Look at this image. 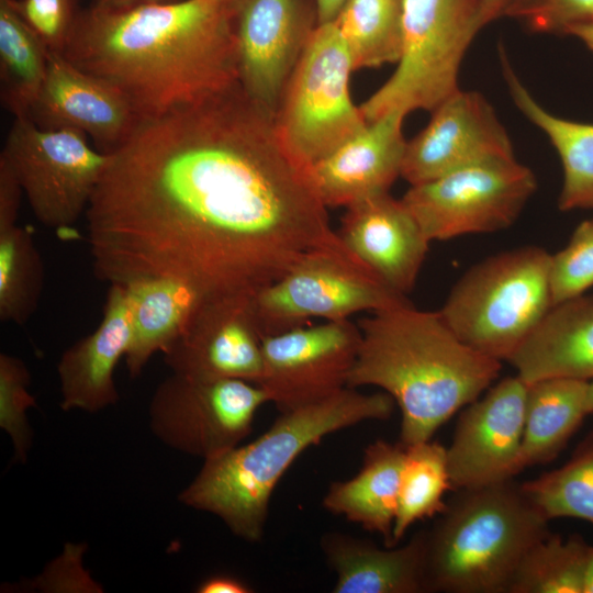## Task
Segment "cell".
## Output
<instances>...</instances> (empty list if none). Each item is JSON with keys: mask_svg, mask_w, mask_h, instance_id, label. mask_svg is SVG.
<instances>
[{"mask_svg": "<svg viewBox=\"0 0 593 593\" xmlns=\"http://www.w3.org/2000/svg\"><path fill=\"white\" fill-rule=\"evenodd\" d=\"M358 326L361 342L347 387H379L394 400L403 446L430 440L502 369V361L465 344L439 311H419L411 303L373 312Z\"/></svg>", "mask_w": 593, "mask_h": 593, "instance_id": "obj_3", "label": "cell"}, {"mask_svg": "<svg viewBox=\"0 0 593 593\" xmlns=\"http://www.w3.org/2000/svg\"><path fill=\"white\" fill-rule=\"evenodd\" d=\"M522 19L536 32L563 33L572 24L593 20V0H539Z\"/></svg>", "mask_w": 593, "mask_h": 593, "instance_id": "obj_37", "label": "cell"}, {"mask_svg": "<svg viewBox=\"0 0 593 593\" xmlns=\"http://www.w3.org/2000/svg\"><path fill=\"white\" fill-rule=\"evenodd\" d=\"M586 411L588 414H593V379L588 382Z\"/></svg>", "mask_w": 593, "mask_h": 593, "instance_id": "obj_46", "label": "cell"}, {"mask_svg": "<svg viewBox=\"0 0 593 593\" xmlns=\"http://www.w3.org/2000/svg\"><path fill=\"white\" fill-rule=\"evenodd\" d=\"M355 71L335 22L317 24L275 113L279 136L305 169L368 124L350 93Z\"/></svg>", "mask_w": 593, "mask_h": 593, "instance_id": "obj_8", "label": "cell"}, {"mask_svg": "<svg viewBox=\"0 0 593 593\" xmlns=\"http://www.w3.org/2000/svg\"><path fill=\"white\" fill-rule=\"evenodd\" d=\"M63 55L124 92L141 121L238 83L235 3L175 0L78 11Z\"/></svg>", "mask_w": 593, "mask_h": 593, "instance_id": "obj_2", "label": "cell"}, {"mask_svg": "<svg viewBox=\"0 0 593 593\" xmlns=\"http://www.w3.org/2000/svg\"><path fill=\"white\" fill-rule=\"evenodd\" d=\"M448 490L454 488L449 477L446 447L432 439L405 446L392 533L394 546L414 523L435 517L445 510L447 502L444 494Z\"/></svg>", "mask_w": 593, "mask_h": 593, "instance_id": "obj_30", "label": "cell"}, {"mask_svg": "<svg viewBox=\"0 0 593 593\" xmlns=\"http://www.w3.org/2000/svg\"><path fill=\"white\" fill-rule=\"evenodd\" d=\"M345 209L337 234L346 248L392 290L411 292L430 240L407 206L387 192Z\"/></svg>", "mask_w": 593, "mask_h": 593, "instance_id": "obj_19", "label": "cell"}, {"mask_svg": "<svg viewBox=\"0 0 593 593\" xmlns=\"http://www.w3.org/2000/svg\"><path fill=\"white\" fill-rule=\"evenodd\" d=\"M488 20L481 0H404L396 68L359 107L367 122L433 111L456 92L465 54Z\"/></svg>", "mask_w": 593, "mask_h": 593, "instance_id": "obj_7", "label": "cell"}, {"mask_svg": "<svg viewBox=\"0 0 593 593\" xmlns=\"http://www.w3.org/2000/svg\"><path fill=\"white\" fill-rule=\"evenodd\" d=\"M31 373L25 362L12 355L0 354V427L10 436L14 459L24 462L32 444V429L26 411L36 405L27 388Z\"/></svg>", "mask_w": 593, "mask_h": 593, "instance_id": "obj_34", "label": "cell"}, {"mask_svg": "<svg viewBox=\"0 0 593 593\" xmlns=\"http://www.w3.org/2000/svg\"><path fill=\"white\" fill-rule=\"evenodd\" d=\"M536 189L535 174L513 157L411 186L401 200L433 242L508 228Z\"/></svg>", "mask_w": 593, "mask_h": 593, "instance_id": "obj_11", "label": "cell"}, {"mask_svg": "<svg viewBox=\"0 0 593 593\" xmlns=\"http://www.w3.org/2000/svg\"><path fill=\"white\" fill-rule=\"evenodd\" d=\"M539 0H513L506 15L521 18L526 11L533 8Z\"/></svg>", "mask_w": 593, "mask_h": 593, "instance_id": "obj_45", "label": "cell"}, {"mask_svg": "<svg viewBox=\"0 0 593 593\" xmlns=\"http://www.w3.org/2000/svg\"><path fill=\"white\" fill-rule=\"evenodd\" d=\"M130 337L127 288L111 283L98 327L68 347L57 363L64 411L96 413L118 402L114 369L126 354Z\"/></svg>", "mask_w": 593, "mask_h": 593, "instance_id": "obj_21", "label": "cell"}, {"mask_svg": "<svg viewBox=\"0 0 593 593\" xmlns=\"http://www.w3.org/2000/svg\"><path fill=\"white\" fill-rule=\"evenodd\" d=\"M500 59L513 102L528 121L547 135L560 158L563 181L558 199L559 209H593V124L550 113L517 77L504 47H500Z\"/></svg>", "mask_w": 593, "mask_h": 593, "instance_id": "obj_26", "label": "cell"}, {"mask_svg": "<svg viewBox=\"0 0 593 593\" xmlns=\"http://www.w3.org/2000/svg\"><path fill=\"white\" fill-rule=\"evenodd\" d=\"M360 342V328L349 320L266 336L258 384L280 413L322 401L347 387Z\"/></svg>", "mask_w": 593, "mask_h": 593, "instance_id": "obj_13", "label": "cell"}, {"mask_svg": "<svg viewBox=\"0 0 593 593\" xmlns=\"http://www.w3.org/2000/svg\"><path fill=\"white\" fill-rule=\"evenodd\" d=\"M411 304L360 262L339 240L305 254L286 273L254 293L262 337L313 318L349 320L362 311Z\"/></svg>", "mask_w": 593, "mask_h": 593, "instance_id": "obj_9", "label": "cell"}, {"mask_svg": "<svg viewBox=\"0 0 593 593\" xmlns=\"http://www.w3.org/2000/svg\"><path fill=\"white\" fill-rule=\"evenodd\" d=\"M563 33L579 38L593 51V20L572 24Z\"/></svg>", "mask_w": 593, "mask_h": 593, "instance_id": "obj_41", "label": "cell"}, {"mask_svg": "<svg viewBox=\"0 0 593 593\" xmlns=\"http://www.w3.org/2000/svg\"><path fill=\"white\" fill-rule=\"evenodd\" d=\"M347 0H316L317 24L334 22Z\"/></svg>", "mask_w": 593, "mask_h": 593, "instance_id": "obj_40", "label": "cell"}, {"mask_svg": "<svg viewBox=\"0 0 593 593\" xmlns=\"http://www.w3.org/2000/svg\"><path fill=\"white\" fill-rule=\"evenodd\" d=\"M521 488L548 521L568 517L593 524V432L562 467L525 481Z\"/></svg>", "mask_w": 593, "mask_h": 593, "instance_id": "obj_32", "label": "cell"}, {"mask_svg": "<svg viewBox=\"0 0 593 593\" xmlns=\"http://www.w3.org/2000/svg\"><path fill=\"white\" fill-rule=\"evenodd\" d=\"M591 547L580 535L549 533L525 553L507 593H582Z\"/></svg>", "mask_w": 593, "mask_h": 593, "instance_id": "obj_31", "label": "cell"}, {"mask_svg": "<svg viewBox=\"0 0 593 593\" xmlns=\"http://www.w3.org/2000/svg\"><path fill=\"white\" fill-rule=\"evenodd\" d=\"M588 382L549 378L527 383L521 471L553 460L567 446L589 415Z\"/></svg>", "mask_w": 593, "mask_h": 593, "instance_id": "obj_27", "label": "cell"}, {"mask_svg": "<svg viewBox=\"0 0 593 593\" xmlns=\"http://www.w3.org/2000/svg\"><path fill=\"white\" fill-rule=\"evenodd\" d=\"M326 209L275 113L238 82L141 121L110 153L86 211L92 271L255 293L339 240Z\"/></svg>", "mask_w": 593, "mask_h": 593, "instance_id": "obj_1", "label": "cell"}, {"mask_svg": "<svg viewBox=\"0 0 593 593\" xmlns=\"http://www.w3.org/2000/svg\"><path fill=\"white\" fill-rule=\"evenodd\" d=\"M195 591L199 593H249L253 590L236 577L215 574L203 580Z\"/></svg>", "mask_w": 593, "mask_h": 593, "instance_id": "obj_39", "label": "cell"}, {"mask_svg": "<svg viewBox=\"0 0 593 593\" xmlns=\"http://www.w3.org/2000/svg\"><path fill=\"white\" fill-rule=\"evenodd\" d=\"M592 221H593V219H592Z\"/></svg>", "mask_w": 593, "mask_h": 593, "instance_id": "obj_48", "label": "cell"}, {"mask_svg": "<svg viewBox=\"0 0 593 593\" xmlns=\"http://www.w3.org/2000/svg\"><path fill=\"white\" fill-rule=\"evenodd\" d=\"M321 548L336 575L334 593L425 592V530L384 549L348 534L327 533Z\"/></svg>", "mask_w": 593, "mask_h": 593, "instance_id": "obj_22", "label": "cell"}, {"mask_svg": "<svg viewBox=\"0 0 593 593\" xmlns=\"http://www.w3.org/2000/svg\"><path fill=\"white\" fill-rule=\"evenodd\" d=\"M109 157L86 134L42 128L29 115L14 118L0 154L37 221L58 232L86 213Z\"/></svg>", "mask_w": 593, "mask_h": 593, "instance_id": "obj_10", "label": "cell"}, {"mask_svg": "<svg viewBox=\"0 0 593 593\" xmlns=\"http://www.w3.org/2000/svg\"><path fill=\"white\" fill-rule=\"evenodd\" d=\"M44 268L33 233L14 225L0 231V320L24 325L38 306Z\"/></svg>", "mask_w": 593, "mask_h": 593, "instance_id": "obj_33", "label": "cell"}, {"mask_svg": "<svg viewBox=\"0 0 593 593\" xmlns=\"http://www.w3.org/2000/svg\"><path fill=\"white\" fill-rule=\"evenodd\" d=\"M29 116L47 130H75L112 153L141 119L130 99L110 81L49 52L46 76Z\"/></svg>", "mask_w": 593, "mask_h": 593, "instance_id": "obj_18", "label": "cell"}, {"mask_svg": "<svg viewBox=\"0 0 593 593\" xmlns=\"http://www.w3.org/2000/svg\"><path fill=\"white\" fill-rule=\"evenodd\" d=\"M313 30L301 0L235 3L238 81L273 113Z\"/></svg>", "mask_w": 593, "mask_h": 593, "instance_id": "obj_17", "label": "cell"}, {"mask_svg": "<svg viewBox=\"0 0 593 593\" xmlns=\"http://www.w3.org/2000/svg\"><path fill=\"white\" fill-rule=\"evenodd\" d=\"M513 0H481L484 15L490 23L496 18L506 14Z\"/></svg>", "mask_w": 593, "mask_h": 593, "instance_id": "obj_42", "label": "cell"}, {"mask_svg": "<svg viewBox=\"0 0 593 593\" xmlns=\"http://www.w3.org/2000/svg\"><path fill=\"white\" fill-rule=\"evenodd\" d=\"M130 344L124 356L131 378H137L152 356L164 353L182 333L201 294L168 277H147L127 283Z\"/></svg>", "mask_w": 593, "mask_h": 593, "instance_id": "obj_25", "label": "cell"}, {"mask_svg": "<svg viewBox=\"0 0 593 593\" xmlns=\"http://www.w3.org/2000/svg\"><path fill=\"white\" fill-rule=\"evenodd\" d=\"M550 257L529 245L477 262L451 288L439 313L469 347L508 361L552 307Z\"/></svg>", "mask_w": 593, "mask_h": 593, "instance_id": "obj_6", "label": "cell"}, {"mask_svg": "<svg viewBox=\"0 0 593 593\" xmlns=\"http://www.w3.org/2000/svg\"><path fill=\"white\" fill-rule=\"evenodd\" d=\"M513 157L511 138L491 103L480 92L458 89L406 142L401 177L414 186L475 164Z\"/></svg>", "mask_w": 593, "mask_h": 593, "instance_id": "obj_16", "label": "cell"}, {"mask_svg": "<svg viewBox=\"0 0 593 593\" xmlns=\"http://www.w3.org/2000/svg\"><path fill=\"white\" fill-rule=\"evenodd\" d=\"M527 383L506 377L468 404L447 450L454 490L512 480L521 472Z\"/></svg>", "mask_w": 593, "mask_h": 593, "instance_id": "obj_15", "label": "cell"}, {"mask_svg": "<svg viewBox=\"0 0 593 593\" xmlns=\"http://www.w3.org/2000/svg\"><path fill=\"white\" fill-rule=\"evenodd\" d=\"M404 459L405 446L401 443L379 439L370 444L358 473L329 485L324 508L381 535L385 547L394 546L392 533Z\"/></svg>", "mask_w": 593, "mask_h": 593, "instance_id": "obj_24", "label": "cell"}, {"mask_svg": "<svg viewBox=\"0 0 593 593\" xmlns=\"http://www.w3.org/2000/svg\"><path fill=\"white\" fill-rule=\"evenodd\" d=\"M48 55L15 0H0L1 100L14 118L29 115L46 76Z\"/></svg>", "mask_w": 593, "mask_h": 593, "instance_id": "obj_28", "label": "cell"}, {"mask_svg": "<svg viewBox=\"0 0 593 593\" xmlns=\"http://www.w3.org/2000/svg\"><path fill=\"white\" fill-rule=\"evenodd\" d=\"M582 593H593V547H591L583 573Z\"/></svg>", "mask_w": 593, "mask_h": 593, "instance_id": "obj_44", "label": "cell"}, {"mask_svg": "<svg viewBox=\"0 0 593 593\" xmlns=\"http://www.w3.org/2000/svg\"><path fill=\"white\" fill-rule=\"evenodd\" d=\"M22 193L15 175L0 158V231L16 225Z\"/></svg>", "mask_w": 593, "mask_h": 593, "instance_id": "obj_38", "label": "cell"}, {"mask_svg": "<svg viewBox=\"0 0 593 593\" xmlns=\"http://www.w3.org/2000/svg\"><path fill=\"white\" fill-rule=\"evenodd\" d=\"M403 1H346L334 22L347 46L354 70L398 61Z\"/></svg>", "mask_w": 593, "mask_h": 593, "instance_id": "obj_29", "label": "cell"}, {"mask_svg": "<svg viewBox=\"0 0 593 593\" xmlns=\"http://www.w3.org/2000/svg\"><path fill=\"white\" fill-rule=\"evenodd\" d=\"M267 402L257 383L172 372L152 396L149 424L166 446L205 460L238 446Z\"/></svg>", "mask_w": 593, "mask_h": 593, "instance_id": "obj_12", "label": "cell"}, {"mask_svg": "<svg viewBox=\"0 0 593 593\" xmlns=\"http://www.w3.org/2000/svg\"><path fill=\"white\" fill-rule=\"evenodd\" d=\"M552 306L585 294L593 287V221L581 222L568 244L550 257Z\"/></svg>", "mask_w": 593, "mask_h": 593, "instance_id": "obj_35", "label": "cell"}, {"mask_svg": "<svg viewBox=\"0 0 593 593\" xmlns=\"http://www.w3.org/2000/svg\"><path fill=\"white\" fill-rule=\"evenodd\" d=\"M406 114L389 112L311 165L310 181L326 208H347L389 192L401 177L406 147L403 123Z\"/></svg>", "mask_w": 593, "mask_h": 593, "instance_id": "obj_20", "label": "cell"}, {"mask_svg": "<svg viewBox=\"0 0 593 593\" xmlns=\"http://www.w3.org/2000/svg\"><path fill=\"white\" fill-rule=\"evenodd\" d=\"M394 403L385 392L366 394L346 387L322 401L282 412L253 441L203 460L179 501L217 516L240 539L258 542L273 490L295 459L329 434L390 418Z\"/></svg>", "mask_w": 593, "mask_h": 593, "instance_id": "obj_4", "label": "cell"}, {"mask_svg": "<svg viewBox=\"0 0 593 593\" xmlns=\"http://www.w3.org/2000/svg\"><path fill=\"white\" fill-rule=\"evenodd\" d=\"M224 2H228V3H236L238 0H222Z\"/></svg>", "mask_w": 593, "mask_h": 593, "instance_id": "obj_47", "label": "cell"}, {"mask_svg": "<svg viewBox=\"0 0 593 593\" xmlns=\"http://www.w3.org/2000/svg\"><path fill=\"white\" fill-rule=\"evenodd\" d=\"M508 362L526 383L593 379V293L553 305Z\"/></svg>", "mask_w": 593, "mask_h": 593, "instance_id": "obj_23", "label": "cell"}, {"mask_svg": "<svg viewBox=\"0 0 593 593\" xmlns=\"http://www.w3.org/2000/svg\"><path fill=\"white\" fill-rule=\"evenodd\" d=\"M425 530V592L507 593L548 519L512 480L458 490Z\"/></svg>", "mask_w": 593, "mask_h": 593, "instance_id": "obj_5", "label": "cell"}, {"mask_svg": "<svg viewBox=\"0 0 593 593\" xmlns=\"http://www.w3.org/2000/svg\"><path fill=\"white\" fill-rule=\"evenodd\" d=\"M15 4L48 51L63 54L78 14L75 0H15Z\"/></svg>", "mask_w": 593, "mask_h": 593, "instance_id": "obj_36", "label": "cell"}, {"mask_svg": "<svg viewBox=\"0 0 593 593\" xmlns=\"http://www.w3.org/2000/svg\"><path fill=\"white\" fill-rule=\"evenodd\" d=\"M262 338L253 292L201 295L164 360L175 373L258 384Z\"/></svg>", "mask_w": 593, "mask_h": 593, "instance_id": "obj_14", "label": "cell"}, {"mask_svg": "<svg viewBox=\"0 0 593 593\" xmlns=\"http://www.w3.org/2000/svg\"><path fill=\"white\" fill-rule=\"evenodd\" d=\"M175 0H94L93 4L103 8L122 9L134 5L153 3V2H168Z\"/></svg>", "mask_w": 593, "mask_h": 593, "instance_id": "obj_43", "label": "cell"}]
</instances>
